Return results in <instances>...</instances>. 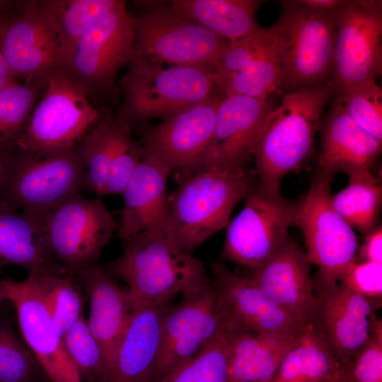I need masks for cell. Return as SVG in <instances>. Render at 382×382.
I'll return each instance as SVG.
<instances>
[{"mask_svg":"<svg viewBox=\"0 0 382 382\" xmlns=\"http://www.w3.org/2000/svg\"><path fill=\"white\" fill-rule=\"evenodd\" d=\"M253 173L245 168H200L178 173V185L168 195L170 241L192 253L228 226L236 204L247 195Z\"/></svg>","mask_w":382,"mask_h":382,"instance_id":"cell-1","label":"cell"},{"mask_svg":"<svg viewBox=\"0 0 382 382\" xmlns=\"http://www.w3.org/2000/svg\"><path fill=\"white\" fill-rule=\"evenodd\" d=\"M124 243L123 253L104 267L127 284L134 302L168 306L178 294L197 290L212 280L199 259L168 239L139 232Z\"/></svg>","mask_w":382,"mask_h":382,"instance_id":"cell-2","label":"cell"},{"mask_svg":"<svg viewBox=\"0 0 382 382\" xmlns=\"http://www.w3.org/2000/svg\"><path fill=\"white\" fill-rule=\"evenodd\" d=\"M332 81L285 94L266 120L254 149L260 185L279 193L282 179L310 155Z\"/></svg>","mask_w":382,"mask_h":382,"instance_id":"cell-3","label":"cell"},{"mask_svg":"<svg viewBox=\"0 0 382 382\" xmlns=\"http://www.w3.org/2000/svg\"><path fill=\"white\" fill-rule=\"evenodd\" d=\"M279 4L282 13L272 25L281 69L279 91L289 93L331 81L335 10H316L301 0Z\"/></svg>","mask_w":382,"mask_h":382,"instance_id":"cell-4","label":"cell"},{"mask_svg":"<svg viewBox=\"0 0 382 382\" xmlns=\"http://www.w3.org/2000/svg\"><path fill=\"white\" fill-rule=\"evenodd\" d=\"M130 62L122 81L126 110L120 118L132 128L155 117L166 120L217 90L212 66L170 64L134 54Z\"/></svg>","mask_w":382,"mask_h":382,"instance_id":"cell-5","label":"cell"},{"mask_svg":"<svg viewBox=\"0 0 382 382\" xmlns=\"http://www.w3.org/2000/svg\"><path fill=\"white\" fill-rule=\"evenodd\" d=\"M46 88L12 151L47 153L76 146L100 119L88 89L63 68L45 78Z\"/></svg>","mask_w":382,"mask_h":382,"instance_id":"cell-6","label":"cell"},{"mask_svg":"<svg viewBox=\"0 0 382 382\" xmlns=\"http://www.w3.org/2000/svg\"><path fill=\"white\" fill-rule=\"evenodd\" d=\"M5 191L11 209L40 219L85 188L86 171L76 144L47 153L13 151Z\"/></svg>","mask_w":382,"mask_h":382,"instance_id":"cell-7","label":"cell"},{"mask_svg":"<svg viewBox=\"0 0 382 382\" xmlns=\"http://www.w3.org/2000/svg\"><path fill=\"white\" fill-rule=\"evenodd\" d=\"M240 213L228 224L221 257L251 269L268 260L289 238L298 202L253 181Z\"/></svg>","mask_w":382,"mask_h":382,"instance_id":"cell-8","label":"cell"},{"mask_svg":"<svg viewBox=\"0 0 382 382\" xmlns=\"http://www.w3.org/2000/svg\"><path fill=\"white\" fill-rule=\"evenodd\" d=\"M335 18L331 81L336 95L381 75L382 1L343 0Z\"/></svg>","mask_w":382,"mask_h":382,"instance_id":"cell-9","label":"cell"},{"mask_svg":"<svg viewBox=\"0 0 382 382\" xmlns=\"http://www.w3.org/2000/svg\"><path fill=\"white\" fill-rule=\"evenodd\" d=\"M41 223L53 257L71 275L95 262L117 228L100 198L79 194L47 213Z\"/></svg>","mask_w":382,"mask_h":382,"instance_id":"cell-10","label":"cell"},{"mask_svg":"<svg viewBox=\"0 0 382 382\" xmlns=\"http://www.w3.org/2000/svg\"><path fill=\"white\" fill-rule=\"evenodd\" d=\"M332 175L319 173L306 195L298 202L295 224L303 233L308 262L317 274L337 280L357 260L358 241L352 228L333 207Z\"/></svg>","mask_w":382,"mask_h":382,"instance_id":"cell-11","label":"cell"},{"mask_svg":"<svg viewBox=\"0 0 382 382\" xmlns=\"http://www.w3.org/2000/svg\"><path fill=\"white\" fill-rule=\"evenodd\" d=\"M223 326L220 291L214 280L183 294L181 301L174 306L170 305L163 316L152 382H160L193 357Z\"/></svg>","mask_w":382,"mask_h":382,"instance_id":"cell-12","label":"cell"},{"mask_svg":"<svg viewBox=\"0 0 382 382\" xmlns=\"http://www.w3.org/2000/svg\"><path fill=\"white\" fill-rule=\"evenodd\" d=\"M134 22V54L170 64L215 68L229 42L169 8L153 7Z\"/></svg>","mask_w":382,"mask_h":382,"instance_id":"cell-13","label":"cell"},{"mask_svg":"<svg viewBox=\"0 0 382 382\" xmlns=\"http://www.w3.org/2000/svg\"><path fill=\"white\" fill-rule=\"evenodd\" d=\"M316 301L308 323L344 371L366 344L379 304L340 280L313 279Z\"/></svg>","mask_w":382,"mask_h":382,"instance_id":"cell-14","label":"cell"},{"mask_svg":"<svg viewBox=\"0 0 382 382\" xmlns=\"http://www.w3.org/2000/svg\"><path fill=\"white\" fill-rule=\"evenodd\" d=\"M225 97L217 88L207 100L145 129L140 141L143 158L177 173L198 169L212 139L217 110Z\"/></svg>","mask_w":382,"mask_h":382,"instance_id":"cell-15","label":"cell"},{"mask_svg":"<svg viewBox=\"0 0 382 382\" xmlns=\"http://www.w3.org/2000/svg\"><path fill=\"white\" fill-rule=\"evenodd\" d=\"M135 38L134 18L120 1L80 39L64 69L88 89L107 87L131 61Z\"/></svg>","mask_w":382,"mask_h":382,"instance_id":"cell-16","label":"cell"},{"mask_svg":"<svg viewBox=\"0 0 382 382\" xmlns=\"http://www.w3.org/2000/svg\"><path fill=\"white\" fill-rule=\"evenodd\" d=\"M221 296L224 323L231 330L275 337H296L306 323L265 294L248 277L221 263L212 265Z\"/></svg>","mask_w":382,"mask_h":382,"instance_id":"cell-17","label":"cell"},{"mask_svg":"<svg viewBox=\"0 0 382 382\" xmlns=\"http://www.w3.org/2000/svg\"><path fill=\"white\" fill-rule=\"evenodd\" d=\"M0 47L11 74L32 80L63 68L59 36L42 3L27 4L0 28Z\"/></svg>","mask_w":382,"mask_h":382,"instance_id":"cell-18","label":"cell"},{"mask_svg":"<svg viewBox=\"0 0 382 382\" xmlns=\"http://www.w3.org/2000/svg\"><path fill=\"white\" fill-rule=\"evenodd\" d=\"M6 299L16 310L21 334L32 354L53 382H83L62 337L40 294L35 275L21 282L1 279Z\"/></svg>","mask_w":382,"mask_h":382,"instance_id":"cell-19","label":"cell"},{"mask_svg":"<svg viewBox=\"0 0 382 382\" xmlns=\"http://www.w3.org/2000/svg\"><path fill=\"white\" fill-rule=\"evenodd\" d=\"M274 108L268 98L226 96L218 108L213 137L199 168H245Z\"/></svg>","mask_w":382,"mask_h":382,"instance_id":"cell-20","label":"cell"},{"mask_svg":"<svg viewBox=\"0 0 382 382\" xmlns=\"http://www.w3.org/2000/svg\"><path fill=\"white\" fill-rule=\"evenodd\" d=\"M171 173L163 165L142 158L122 193L124 202L117 231L123 242L139 232L170 240L166 185Z\"/></svg>","mask_w":382,"mask_h":382,"instance_id":"cell-21","label":"cell"},{"mask_svg":"<svg viewBox=\"0 0 382 382\" xmlns=\"http://www.w3.org/2000/svg\"><path fill=\"white\" fill-rule=\"evenodd\" d=\"M72 276L90 301L87 323L104 354V374L130 323L134 302L128 291L122 289L103 266L93 263Z\"/></svg>","mask_w":382,"mask_h":382,"instance_id":"cell-22","label":"cell"},{"mask_svg":"<svg viewBox=\"0 0 382 382\" xmlns=\"http://www.w3.org/2000/svg\"><path fill=\"white\" fill-rule=\"evenodd\" d=\"M310 264L306 254L289 238L248 277L268 297L308 323L316 301Z\"/></svg>","mask_w":382,"mask_h":382,"instance_id":"cell-23","label":"cell"},{"mask_svg":"<svg viewBox=\"0 0 382 382\" xmlns=\"http://www.w3.org/2000/svg\"><path fill=\"white\" fill-rule=\"evenodd\" d=\"M130 323L99 382H152L161 342L163 316L170 306L134 302Z\"/></svg>","mask_w":382,"mask_h":382,"instance_id":"cell-24","label":"cell"},{"mask_svg":"<svg viewBox=\"0 0 382 382\" xmlns=\"http://www.w3.org/2000/svg\"><path fill=\"white\" fill-rule=\"evenodd\" d=\"M382 141L359 127L335 100L321 128L318 172L333 175L370 170Z\"/></svg>","mask_w":382,"mask_h":382,"instance_id":"cell-25","label":"cell"},{"mask_svg":"<svg viewBox=\"0 0 382 382\" xmlns=\"http://www.w3.org/2000/svg\"><path fill=\"white\" fill-rule=\"evenodd\" d=\"M40 274H68L53 257L40 219L6 207L0 208V272L7 265Z\"/></svg>","mask_w":382,"mask_h":382,"instance_id":"cell-26","label":"cell"},{"mask_svg":"<svg viewBox=\"0 0 382 382\" xmlns=\"http://www.w3.org/2000/svg\"><path fill=\"white\" fill-rule=\"evenodd\" d=\"M297 337H275L231 330L230 382H272L283 357Z\"/></svg>","mask_w":382,"mask_h":382,"instance_id":"cell-27","label":"cell"},{"mask_svg":"<svg viewBox=\"0 0 382 382\" xmlns=\"http://www.w3.org/2000/svg\"><path fill=\"white\" fill-rule=\"evenodd\" d=\"M263 1L257 0H174L169 9L229 42L257 30L255 14Z\"/></svg>","mask_w":382,"mask_h":382,"instance_id":"cell-28","label":"cell"},{"mask_svg":"<svg viewBox=\"0 0 382 382\" xmlns=\"http://www.w3.org/2000/svg\"><path fill=\"white\" fill-rule=\"evenodd\" d=\"M345 371L310 323L283 357L272 382H330Z\"/></svg>","mask_w":382,"mask_h":382,"instance_id":"cell-29","label":"cell"},{"mask_svg":"<svg viewBox=\"0 0 382 382\" xmlns=\"http://www.w3.org/2000/svg\"><path fill=\"white\" fill-rule=\"evenodd\" d=\"M120 0H56L42 5L59 36L63 69L80 39Z\"/></svg>","mask_w":382,"mask_h":382,"instance_id":"cell-30","label":"cell"},{"mask_svg":"<svg viewBox=\"0 0 382 382\" xmlns=\"http://www.w3.org/2000/svg\"><path fill=\"white\" fill-rule=\"evenodd\" d=\"M347 186L331 196L335 209L352 227L367 235L376 227L381 204V186L370 170L349 175Z\"/></svg>","mask_w":382,"mask_h":382,"instance_id":"cell-31","label":"cell"},{"mask_svg":"<svg viewBox=\"0 0 382 382\" xmlns=\"http://www.w3.org/2000/svg\"><path fill=\"white\" fill-rule=\"evenodd\" d=\"M215 86L226 96H242L267 99L279 92L281 69L274 40L271 47L240 72H214Z\"/></svg>","mask_w":382,"mask_h":382,"instance_id":"cell-32","label":"cell"},{"mask_svg":"<svg viewBox=\"0 0 382 382\" xmlns=\"http://www.w3.org/2000/svg\"><path fill=\"white\" fill-rule=\"evenodd\" d=\"M231 338V330L224 323L209 343L160 382H230Z\"/></svg>","mask_w":382,"mask_h":382,"instance_id":"cell-33","label":"cell"},{"mask_svg":"<svg viewBox=\"0 0 382 382\" xmlns=\"http://www.w3.org/2000/svg\"><path fill=\"white\" fill-rule=\"evenodd\" d=\"M120 118L98 120L77 144L86 171L85 188L103 195Z\"/></svg>","mask_w":382,"mask_h":382,"instance_id":"cell-34","label":"cell"},{"mask_svg":"<svg viewBox=\"0 0 382 382\" xmlns=\"http://www.w3.org/2000/svg\"><path fill=\"white\" fill-rule=\"evenodd\" d=\"M31 273L35 275L45 306L63 337L83 313L78 282L71 274Z\"/></svg>","mask_w":382,"mask_h":382,"instance_id":"cell-35","label":"cell"},{"mask_svg":"<svg viewBox=\"0 0 382 382\" xmlns=\"http://www.w3.org/2000/svg\"><path fill=\"white\" fill-rule=\"evenodd\" d=\"M31 85L15 80L0 91V150H13L35 103Z\"/></svg>","mask_w":382,"mask_h":382,"instance_id":"cell-36","label":"cell"},{"mask_svg":"<svg viewBox=\"0 0 382 382\" xmlns=\"http://www.w3.org/2000/svg\"><path fill=\"white\" fill-rule=\"evenodd\" d=\"M62 340L83 382H99L105 370L104 354L83 313L62 337Z\"/></svg>","mask_w":382,"mask_h":382,"instance_id":"cell-37","label":"cell"},{"mask_svg":"<svg viewBox=\"0 0 382 382\" xmlns=\"http://www.w3.org/2000/svg\"><path fill=\"white\" fill-rule=\"evenodd\" d=\"M335 99L359 127L382 141V90L376 81L351 87Z\"/></svg>","mask_w":382,"mask_h":382,"instance_id":"cell-38","label":"cell"},{"mask_svg":"<svg viewBox=\"0 0 382 382\" xmlns=\"http://www.w3.org/2000/svg\"><path fill=\"white\" fill-rule=\"evenodd\" d=\"M120 119L103 195H122L143 158L141 145L132 138V127Z\"/></svg>","mask_w":382,"mask_h":382,"instance_id":"cell-39","label":"cell"},{"mask_svg":"<svg viewBox=\"0 0 382 382\" xmlns=\"http://www.w3.org/2000/svg\"><path fill=\"white\" fill-rule=\"evenodd\" d=\"M35 361L9 324L0 321V382H31Z\"/></svg>","mask_w":382,"mask_h":382,"instance_id":"cell-40","label":"cell"},{"mask_svg":"<svg viewBox=\"0 0 382 382\" xmlns=\"http://www.w3.org/2000/svg\"><path fill=\"white\" fill-rule=\"evenodd\" d=\"M274 40V33L272 25L267 28L259 27L251 33L228 42L214 71L224 73L243 71L267 50Z\"/></svg>","mask_w":382,"mask_h":382,"instance_id":"cell-41","label":"cell"},{"mask_svg":"<svg viewBox=\"0 0 382 382\" xmlns=\"http://www.w3.org/2000/svg\"><path fill=\"white\" fill-rule=\"evenodd\" d=\"M345 382H382V322L376 318L369 340L345 371Z\"/></svg>","mask_w":382,"mask_h":382,"instance_id":"cell-42","label":"cell"},{"mask_svg":"<svg viewBox=\"0 0 382 382\" xmlns=\"http://www.w3.org/2000/svg\"><path fill=\"white\" fill-rule=\"evenodd\" d=\"M337 280L381 305L382 264L357 260Z\"/></svg>","mask_w":382,"mask_h":382,"instance_id":"cell-43","label":"cell"},{"mask_svg":"<svg viewBox=\"0 0 382 382\" xmlns=\"http://www.w3.org/2000/svg\"><path fill=\"white\" fill-rule=\"evenodd\" d=\"M359 255L364 261L382 264V229L376 226L366 237Z\"/></svg>","mask_w":382,"mask_h":382,"instance_id":"cell-44","label":"cell"},{"mask_svg":"<svg viewBox=\"0 0 382 382\" xmlns=\"http://www.w3.org/2000/svg\"><path fill=\"white\" fill-rule=\"evenodd\" d=\"M13 155V151L11 150H0V208H9L6 204L5 191Z\"/></svg>","mask_w":382,"mask_h":382,"instance_id":"cell-45","label":"cell"},{"mask_svg":"<svg viewBox=\"0 0 382 382\" xmlns=\"http://www.w3.org/2000/svg\"><path fill=\"white\" fill-rule=\"evenodd\" d=\"M308 7L320 11L335 10L343 0H301Z\"/></svg>","mask_w":382,"mask_h":382,"instance_id":"cell-46","label":"cell"},{"mask_svg":"<svg viewBox=\"0 0 382 382\" xmlns=\"http://www.w3.org/2000/svg\"><path fill=\"white\" fill-rule=\"evenodd\" d=\"M15 80L0 47V91Z\"/></svg>","mask_w":382,"mask_h":382,"instance_id":"cell-47","label":"cell"},{"mask_svg":"<svg viewBox=\"0 0 382 382\" xmlns=\"http://www.w3.org/2000/svg\"><path fill=\"white\" fill-rule=\"evenodd\" d=\"M6 3L4 1H0V28L1 26V25L3 24V23L4 22V21L6 20L4 17V6H5Z\"/></svg>","mask_w":382,"mask_h":382,"instance_id":"cell-48","label":"cell"},{"mask_svg":"<svg viewBox=\"0 0 382 382\" xmlns=\"http://www.w3.org/2000/svg\"><path fill=\"white\" fill-rule=\"evenodd\" d=\"M6 299L5 289L2 282L0 280V303H1Z\"/></svg>","mask_w":382,"mask_h":382,"instance_id":"cell-49","label":"cell"},{"mask_svg":"<svg viewBox=\"0 0 382 382\" xmlns=\"http://www.w3.org/2000/svg\"><path fill=\"white\" fill-rule=\"evenodd\" d=\"M330 382H345V378H341V379L332 381H330Z\"/></svg>","mask_w":382,"mask_h":382,"instance_id":"cell-50","label":"cell"}]
</instances>
